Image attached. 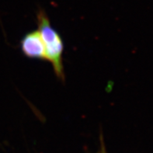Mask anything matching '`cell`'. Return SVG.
Wrapping results in <instances>:
<instances>
[{"label": "cell", "mask_w": 153, "mask_h": 153, "mask_svg": "<svg viewBox=\"0 0 153 153\" xmlns=\"http://www.w3.org/2000/svg\"><path fill=\"white\" fill-rule=\"evenodd\" d=\"M38 31L44 42L46 52V60L52 65L55 76L58 79H65L63 65L64 42L61 35L52 27L45 10H39L37 13Z\"/></svg>", "instance_id": "1"}, {"label": "cell", "mask_w": 153, "mask_h": 153, "mask_svg": "<svg viewBox=\"0 0 153 153\" xmlns=\"http://www.w3.org/2000/svg\"><path fill=\"white\" fill-rule=\"evenodd\" d=\"M20 49L27 58L47 61L45 45L38 30L30 31L23 36L20 41Z\"/></svg>", "instance_id": "2"}]
</instances>
